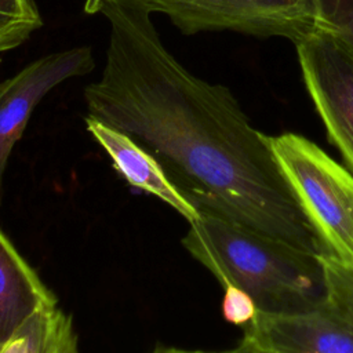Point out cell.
I'll return each instance as SVG.
<instances>
[{"label": "cell", "mask_w": 353, "mask_h": 353, "mask_svg": "<svg viewBox=\"0 0 353 353\" xmlns=\"http://www.w3.org/2000/svg\"><path fill=\"white\" fill-rule=\"evenodd\" d=\"M268 145L327 254L353 270V174L303 135H268Z\"/></svg>", "instance_id": "3"}, {"label": "cell", "mask_w": 353, "mask_h": 353, "mask_svg": "<svg viewBox=\"0 0 353 353\" xmlns=\"http://www.w3.org/2000/svg\"><path fill=\"white\" fill-rule=\"evenodd\" d=\"M55 353H77V339L74 331H70L59 343Z\"/></svg>", "instance_id": "14"}, {"label": "cell", "mask_w": 353, "mask_h": 353, "mask_svg": "<svg viewBox=\"0 0 353 353\" xmlns=\"http://www.w3.org/2000/svg\"><path fill=\"white\" fill-rule=\"evenodd\" d=\"M70 331V316L55 306L33 314L10 339L0 343V353H55Z\"/></svg>", "instance_id": "10"}, {"label": "cell", "mask_w": 353, "mask_h": 353, "mask_svg": "<svg viewBox=\"0 0 353 353\" xmlns=\"http://www.w3.org/2000/svg\"><path fill=\"white\" fill-rule=\"evenodd\" d=\"M55 295L0 230V343L33 314L57 305Z\"/></svg>", "instance_id": "9"}, {"label": "cell", "mask_w": 353, "mask_h": 353, "mask_svg": "<svg viewBox=\"0 0 353 353\" xmlns=\"http://www.w3.org/2000/svg\"><path fill=\"white\" fill-rule=\"evenodd\" d=\"M294 44L306 91L328 141L353 174V52L317 26Z\"/></svg>", "instance_id": "5"}, {"label": "cell", "mask_w": 353, "mask_h": 353, "mask_svg": "<svg viewBox=\"0 0 353 353\" xmlns=\"http://www.w3.org/2000/svg\"><path fill=\"white\" fill-rule=\"evenodd\" d=\"M225 294L222 299L223 319L237 327H247L258 314V306L254 298L237 285H223Z\"/></svg>", "instance_id": "13"}, {"label": "cell", "mask_w": 353, "mask_h": 353, "mask_svg": "<svg viewBox=\"0 0 353 353\" xmlns=\"http://www.w3.org/2000/svg\"><path fill=\"white\" fill-rule=\"evenodd\" d=\"M41 25L34 0H0V52L19 47Z\"/></svg>", "instance_id": "11"}, {"label": "cell", "mask_w": 353, "mask_h": 353, "mask_svg": "<svg viewBox=\"0 0 353 353\" xmlns=\"http://www.w3.org/2000/svg\"><path fill=\"white\" fill-rule=\"evenodd\" d=\"M152 353H214V352H203V350H188V349H179V347H170V346H157ZM221 353H230L221 352Z\"/></svg>", "instance_id": "15"}, {"label": "cell", "mask_w": 353, "mask_h": 353, "mask_svg": "<svg viewBox=\"0 0 353 353\" xmlns=\"http://www.w3.org/2000/svg\"><path fill=\"white\" fill-rule=\"evenodd\" d=\"M316 26L339 39L353 52V0H314Z\"/></svg>", "instance_id": "12"}, {"label": "cell", "mask_w": 353, "mask_h": 353, "mask_svg": "<svg viewBox=\"0 0 353 353\" xmlns=\"http://www.w3.org/2000/svg\"><path fill=\"white\" fill-rule=\"evenodd\" d=\"M230 353H261V352H259V350H256V349H255L251 343H248L247 341L241 339L240 345H239L237 347L232 349V350H230Z\"/></svg>", "instance_id": "16"}, {"label": "cell", "mask_w": 353, "mask_h": 353, "mask_svg": "<svg viewBox=\"0 0 353 353\" xmlns=\"http://www.w3.org/2000/svg\"><path fill=\"white\" fill-rule=\"evenodd\" d=\"M299 353H310V352H299Z\"/></svg>", "instance_id": "17"}, {"label": "cell", "mask_w": 353, "mask_h": 353, "mask_svg": "<svg viewBox=\"0 0 353 353\" xmlns=\"http://www.w3.org/2000/svg\"><path fill=\"white\" fill-rule=\"evenodd\" d=\"M103 0H85L92 14ZM165 15L183 34L232 30L296 43L316 28L314 0H120Z\"/></svg>", "instance_id": "4"}, {"label": "cell", "mask_w": 353, "mask_h": 353, "mask_svg": "<svg viewBox=\"0 0 353 353\" xmlns=\"http://www.w3.org/2000/svg\"><path fill=\"white\" fill-rule=\"evenodd\" d=\"M85 128L112 160L113 168L135 189L157 197L174 208L189 223L200 218V212L182 196L170 181L157 159L131 137L103 121L84 117Z\"/></svg>", "instance_id": "8"}, {"label": "cell", "mask_w": 353, "mask_h": 353, "mask_svg": "<svg viewBox=\"0 0 353 353\" xmlns=\"http://www.w3.org/2000/svg\"><path fill=\"white\" fill-rule=\"evenodd\" d=\"M94 68L91 47H73L37 58L0 83V201L10 154L34 108L58 84L85 76Z\"/></svg>", "instance_id": "6"}, {"label": "cell", "mask_w": 353, "mask_h": 353, "mask_svg": "<svg viewBox=\"0 0 353 353\" xmlns=\"http://www.w3.org/2000/svg\"><path fill=\"white\" fill-rule=\"evenodd\" d=\"M182 239L188 252L221 285L248 292L265 313L303 312L327 305L320 258L298 252L214 214H200Z\"/></svg>", "instance_id": "2"}, {"label": "cell", "mask_w": 353, "mask_h": 353, "mask_svg": "<svg viewBox=\"0 0 353 353\" xmlns=\"http://www.w3.org/2000/svg\"><path fill=\"white\" fill-rule=\"evenodd\" d=\"M106 61L85 85L87 114L153 154L200 212L214 214L298 252L327 251L268 145L232 91L190 73L163 44L143 8L103 0Z\"/></svg>", "instance_id": "1"}, {"label": "cell", "mask_w": 353, "mask_h": 353, "mask_svg": "<svg viewBox=\"0 0 353 353\" xmlns=\"http://www.w3.org/2000/svg\"><path fill=\"white\" fill-rule=\"evenodd\" d=\"M243 339L261 353H353V327L328 303L291 313L258 310Z\"/></svg>", "instance_id": "7"}]
</instances>
